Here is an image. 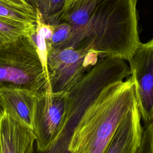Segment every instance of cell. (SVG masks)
Listing matches in <instances>:
<instances>
[{
    "label": "cell",
    "instance_id": "12",
    "mask_svg": "<svg viewBox=\"0 0 153 153\" xmlns=\"http://www.w3.org/2000/svg\"><path fill=\"white\" fill-rule=\"evenodd\" d=\"M136 153H153V123L144 124L140 145Z\"/></svg>",
    "mask_w": 153,
    "mask_h": 153
},
{
    "label": "cell",
    "instance_id": "13",
    "mask_svg": "<svg viewBox=\"0 0 153 153\" xmlns=\"http://www.w3.org/2000/svg\"><path fill=\"white\" fill-rule=\"evenodd\" d=\"M70 131L65 129L58 140L48 149L44 151H37V153H71L69 149Z\"/></svg>",
    "mask_w": 153,
    "mask_h": 153
},
{
    "label": "cell",
    "instance_id": "3",
    "mask_svg": "<svg viewBox=\"0 0 153 153\" xmlns=\"http://www.w3.org/2000/svg\"><path fill=\"white\" fill-rule=\"evenodd\" d=\"M0 87L29 90L39 96L50 81L33 36L0 45Z\"/></svg>",
    "mask_w": 153,
    "mask_h": 153
},
{
    "label": "cell",
    "instance_id": "15",
    "mask_svg": "<svg viewBox=\"0 0 153 153\" xmlns=\"http://www.w3.org/2000/svg\"><path fill=\"white\" fill-rule=\"evenodd\" d=\"M1 87H0V89H1Z\"/></svg>",
    "mask_w": 153,
    "mask_h": 153
},
{
    "label": "cell",
    "instance_id": "4",
    "mask_svg": "<svg viewBox=\"0 0 153 153\" xmlns=\"http://www.w3.org/2000/svg\"><path fill=\"white\" fill-rule=\"evenodd\" d=\"M99 57L97 53L90 50L47 48V66L51 91H69L97 63Z\"/></svg>",
    "mask_w": 153,
    "mask_h": 153
},
{
    "label": "cell",
    "instance_id": "14",
    "mask_svg": "<svg viewBox=\"0 0 153 153\" xmlns=\"http://www.w3.org/2000/svg\"><path fill=\"white\" fill-rule=\"evenodd\" d=\"M14 1H15L16 2L19 4H22V5H27L25 2L23 0H13Z\"/></svg>",
    "mask_w": 153,
    "mask_h": 153
},
{
    "label": "cell",
    "instance_id": "6",
    "mask_svg": "<svg viewBox=\"0 0 153 153\" xmlns=\"http://www.w3.org/2000/svg\"><path fill=\"white\" fill-rule=\"evenodd\" d=\"M128 61L141 119L153 123V39L140 42Z\"/></svg>",
    "mask_w": 153,
    "mask_h": 153
},
{
    "label": "cell",
    "instance_id": "1",
    "mask_svg": "<svg viewBox=\"0 0 153 153\" xmlns=\"http://www.w3.org/2000/svg\"><path fill=\"white\" fill-rule=\"evenodd\" d=\"M136 1L67 0L59 23L68 25V33L56 49L90 50L100 58L128 60L140 42Z\"/></svg>",
    "mask_w": 153,
    "mask_h": 153
},
{
    "label": "cell",
    "instance_id": "2",
    "mask_svg": "<svg viewBox=\"0 0 153 153\" xmlns=\"http://www.w3.org/2000/svg\"><path fill=\"white\" fill-rule=\"evenodd\" d=\"M135 100L131 76L102 90L74 126L71 152L104 153Z\"/></svg>",
    "mask_w": 153,
    "mask_h": 153
},
{
    "label": "cell",
    "instance_id": "10",
    "mask_svg": "<svg viewBox=\"0 0 153 153\" xmlns=\"http://www.w3.org/2000/svg\"><path fill=\"white\" fill-rule=\"evenodd\" d=\"M36 25L0 16V45L14 41L22 36L33 35Z\"/></svg>",
    "mask_w": 153,
    "mask_h": 153
},
{
    "label": "cell",
    "instance_id": "9",
    "mask_svg": "<svg viewBox=\"0 0 153 153\" xmlns=\"http://www.w3.org/2000/svg\"><path fill=\"white\" fill-rule=\"evenodd\" d=\"M39 16L45 25L52 26L59 23L67 0H23Z\"/></svg>",
    "mask_w": 153,
    "mask_h": 153
},
{
    "label": "cell",
    "instance_id": "11",
    "mask_svg": "<svg viewBox=\"0 0 153 153\" xmlns=\"http://www.w3.org/2000/svg\"><path fill=\"white\" fill-rule=\"evenodd\" d=\"M0 16L35 25L38 19L36 11L31 7L13 0H0Z\"/></svg>",
    "mask_w": 153,
    "mask_h": 153
},
{
    "label": "cell",
    "instance_id": "8",
    "mask_svg": "<svg viewBox=\"0 0 153 153\" xmlns=\"http://www.w3.org/2000/svg\"><path fill=\"white\" fill-rule=\"evenodd\" d=\"M37 96L25 89H0V103L4 111L33 130Z\"/></svg>",
    "mask_w": 153,
    "mask_h": 153
},
{
    "label": "cell",
    "instance_id": "7",
    "mask_svg": "<svg viewBox=\"0 0 153 153\" xmlns=\"http://www.w3.org/2000/svg\"><path fill=\"white\" fill-rule=\"evenodd\" d=\"M33 129L4 111L0 120V153H33Z\"/></svg>",
    "mask_w": 153,
    "mask_h": 153
},
{
    "label": "cell",
    "instance_id": "5",
    "mask_svg": "<svg viewBox=\"0 0 153 153\" xmlns=\"http://www.w3.org/2000/svg\"><path fill=\"white\" fill-rule=\"evenodd\" d=\"M69 105L68 92L48 90L37 96L33 120L37 151H46L58 140L65 129Z\"/></svg>",
    "mask_w": 153,
    "mask_h": 153
}]
</instances>
